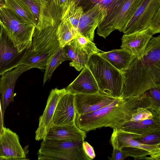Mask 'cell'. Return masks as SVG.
Masks as SVG:
<instances>
[{
    "mask_svg": "<svg viewBox=\"0 0 160 160\" xmlns=\"http://www.w3.org/2000/svg\"><path fill=\"white\" fill-rule=\"evenodd\" d=\"M118 146L127 158L131 157L136 160H160V144L149 145L138 141L141 134L127 131L121 128L113 129Z\"/></svg>",
    "mask_w": 160,
    "mask_h": 160,
    "instance_id": "6",
    "label": "cell"
},
{
    "mask_svg": "<svg viewBox=\"0 0 160 160\" xmlns=\"http://www.w3.org/2000/svg\"><path fill=\"white\" fill-rule=\"evenodd\" d=\"M4 5V0H0V6H3Z\"/></svg>",
    "mask_w": 160,
    "mask_h": 160,
    "instance_id": "38",
    "label": "cell"
},
{
    "mask_svg": "<svg viewBox=\"0 0 160 160\" xmlns=\"http://www.w3.org/2000/svg\"><path fill=\"white\" fill-rule=\"evenodd\" d=\"M76 112L74 103V95L67 92L58 101L53 116V124L65 125L75 124Z\"/></svg>",
    "mask_w": 160,
    "mask_h": 160,
    "instance_id": "17",
    "label": "cell"
},
{
    "mask_svg": "<svg viewBox=\"0 0 160 160\" xmlns=\"http://www.w3.org/2000/svg\"><path fill=\"white\" fill-rule=\"evenodd\" d=\"M1 132H0V134H1Z\"/></svg>",
    "mask_w": 160,
    "mask_h": 160,
    "instance_id": "39",
    "label": "cell"
},
{
    "mask_svg": "<svg viewBox=\"0 0 160 160\" xmlns=\"http://www.w3.org/2000/svg\"><path fill=\"white\" fill-rule=\"evenodd\" d=\"M136 140L140 142L147 144H160V132L149 134Z\"/></svg>",
    "mask_w": 160,
    "mask_h": 160,
    "instance_id": "33",
    "label": "cell"
},
{
    "mask_svg": "<svg viewBox=\"0 0 160 160\" xmlns=\"http://www.w3.org/2000/svg\"><path fill=\"white\" fill-rule=\"evenodd\" d=\"M145 92L150 97L152 110L160 115V87L151 88Z\"/></svg>",
    "mask_w": 160,
    "mask_h": 160,
    "instance_id": "30",
    "label": "cell"
},
{
    "mask_svg": "<svg viewBox=\"0 0 160 160\" xmlns=\"http://www.w3.org/2000/svg\"><path fill=\"white\" fill-rule=\"evenodd\" d=\"M56 34L59 46L63 48L76 38L78 32L68 19L62 18Z\"/></svg>",
    "mask_w": 160,
    "mask_h": 160,
    "instance_id": "25",
    "label": "cell"
},
{
    "mask_svg": "<svg viewBox=\"0 0 160 160\" xmlns=\"http://www.w3.org/2000/svg\"><path fill=\"white\" fill-rule=\"evenodd\" d=\"M75 38L64 47L68 57L71 61L69 63L70 65L79 71L86 66L90 56Z\"/></svg>",
    "mask_w": 160,
    "mask_h": 160,
    "instance_id": "23",
    "label": "cell"
},
{
    "mask_svg": "<svg viewBox=\"0 0 160 160\" xmlns=\"http://www.w3.org/2000/svg\"><path fill=\"white\" fill-rule=\"evenodd\" d=\"M120 128L141 134L142 137L152 133L160 132V115H156L151 118L141 121L134 122L130 120Z\"/></svg>",
    "mask_w": 160,
    "mask_h": 160,
    "instance_id": "20",
    "label": "cell"
},
{
    "mask_svg": "<svg viewBox=\"0 0 160 160\" xmlns=\"http://www.w3.org/2000/svg\"><path fill=\"white\" fill-rule=\"evenodd\" d=\"M27 159L18 135L4 127L0 134V160Z\"/></svg>",
    "mask_w": 160,
    "mask_h": 160,
    "instance_id": "11",
    "label": "cell"
},
{
    "mask_svg": "<svg viewBox=\"0 0 160 160\" xmlns=\"http://www.w3.org/2000/svg\"><path fill=\"white\" fill-rule=\"evenodd\" d=\"M144 0H128L123 5L110 25L107 32L108 36L113 31L122 30L138 7Z\"/></svg>",
    "mask_w": 160,
    "mask_h": 160,
    "instance_id": "22",
    "label": "cell"
},
{
    "mask_svg": "<svg viewBox=\"0 0 160 160\" xmlns=\"http://www.w3.org/2000/svg\"><path fill=\"white\" fill-rule=\"evenodd\" d=\"M31 69L28 66L20 64L13 70L2 75L0 78L1 104L3 116L6 108L14 101V90L18 77L23 72Z\"/></svg>",
    "mask_w": 160,
    "mask_h": 160,
    "instance_id": "14",
    "label": "cell"
},
{
    "mask_svg": "<svg viewBox=\"0 0 160 160\" xmlns=\"http://www.w3.org/2000/svg\"><path fill=\"white\" fill-rule=\"evenodd\" d=\"M110 142L113 148V149L110 158H108L110 160H123L126 157L122 152L117 142V138L115 132L113 130L110 138Z\"/></svg>",
    "mask_w": 160,
    "mask_h": 160,
    "instance_id": "32",
    "label": "cell"
},
{
    "mask_svg": "<svg viewBox=\"0 0 160 160\" xmlns=\"http://www.w3.org/2000/svg\"><path fill=\"white\" fill-rule=\"evenodd\" d=\"M74 95L75 109L76 114L79 115L98 110L108 105L117 98L99 92Z\"/></svg>",
    "mask_w": 160,
    "mask_h": 160,
    "instance_id": "13",
    "label": "cell"
},
{
    "mask_svg": "<svg viewBox=\"0 0 160 160\" xmlns=\"http://www.w3.org/2000/svg\"><path fill=\"white\" fill-rule=\"evenodd\" d=\"M56 1L62 8L64 14L69 6L73 2V0H56Z\"/></svg>",
    "mask_w": 160,
    "mask_h": 160,
    "instance_id": "36",
    "label": "cell"
},
{
    "mask_svg": "<svg viewBox=\"0 0 160 160\" xmlns=\"http://www.w3.org/2000/svg\"><path fill=\"white\" fill-rule=\"evenodd\" d=\"M106 15L103 9L98 5L83 12L78 22V33L93 42L95 30Z\"/></svg>",
    "mask_w": 160,
    "mask_h": 160,
    "instance_id": "15",
    "label": "cell"
},
{
    "mask_svg": "<svg viewBox=\"0 0 160 160\" xmlns=\"http://www.w3.org/2000/svg\"><path fill=\"white\" fill-rule=\"evenodd\" d=\"M68 92L65 88L52 89L48 96L42 114L39 119L38 128L35 132V139L43 140L50 127L53 125V116L57 104L61 97Z\"/></svg>",
    "mask_w": 160,
    "mask_h": 160,
    "instance_id": "12",
    "label": "cell"
},
{
    "mask_svg": "<svg viewBox=\"0 0 160 160\" xmlns=\"http://www.w3.org/2000/svg\"><path fill=\"white\" fill-rule=\"evenodd\" d=\"M70 59L69 58L65 48L59 47L52 53L48 59L44 75V84L50 79L56 68L63 62Z\"/></svg>",
    "mask_w": 160,
    "mask_h": 160,
    "instance_id": "24",
    "label": "cell"
},
{
    "mask_svg": "<svg viewBox=\"0 0 160 160\" xmlns=\"http://www.w3.org/2000/svg\"><path fill=\"white\" fill-rule=\"evenodd\" d=\"M160 9V0H144L136 9L122 32L128 34L146 29L155 13Z\"/></svg>",
    "mask_w": 160,
    "mask_h": 160,
    "instance_id": "10",
    "label": "cell"
},
{
    "mask_svg": "<svg viewBox=\"0 0 160 160\" xmlns=\"http://www.w3.org/2000/svg\"><path fill=\"white\" fill-rule=\"evenodd\" d=\"M141 95L126 100L117 98L110 104L95 111L76 114L75 124L80 129L89 132L102 127L118 129L130 120L138 107Z\"/></svg>",
    "mask_w": 160,
    "mask_h": 160,
    "instance_id": "2",
    "label": "cell"
},
{
    "mask_svg": "<svg viewBox=\"0 0 160 160\" xmlns=\"http://www.w3.org/2000/svg\"><path fill=\"white\" fill-rule=\"evenodd\" d=\"M82 147L85 153L91 160L95 157L96 155L93 148L88 142L84 141Z\"/></svg>",
    "mask_w": 160,
    "mask_h": 160,
    "instance_id": "35",
    "label": "cell"
},
{
    "mask_svg": "<svg viewBox=\"0 0 160 160\" xmlns=\"http://www.w3.org/2000/svg\"><path fill=\"white\" fill-rule=\"evenodd\" d=\"M100 56L118 70L123 72L136 58L128 50L122 48L99 53Z\"/></svg>",
    "mask_w": 160,
    "mask_h": 160,
    "instance_id": "21",
    "label": "cell"
},
{
    "mask_svg": "<svg viewBox=\"0 0 160 160\" xmlns=\"http://www.w3.org/2000/svg\"><path fill=\"white\" fill-rule=\"evenodd\" d=\"M83 13L80 7L76 5L73 1L68 7L62 18L68 19L78 31V27L80 17Z\"/></svg>",
    "mask_w": 160,
    "mask_h": 160,
    "instance_id": "28",
    "label": "cell"
},
{
    "mask_svg": "<svg viewBox=\"0 0 160 160\" xmlns=\"http://www.w3.org/2000/svg\"><path fill=\"white\" fill-rule=\"evenodd\" d=\"M155 34L160 32V9L153 16L150 23L149 27Z\"/></svg>",
    "mask_w": 160,
    "mask_h": 160,
    "instance_id": "34",
    "label": "cell"
},
{
    "mask_svg": "<svg viewBox=\"0 0 160 160\" xmlns=\"http://www.w3.org/2000/svg\"><path fill=\"white\" fill-rule=\"evenodd\" d=\"M29 48L18 47L5 28L0 25V76L20 65Z\"/></svg>",
    "mask_w": 160,
    "mask_h": 160,
    "instance_id": "8",
    "label": "cell"
},
{
    "mask_svg": "<svg viewBox=\"0 0 160 160\" xmlns=\"http://www.w3.org/2000/svg\"><path fill=\"white\" fill-rule=\"evenodd\" d=\"M86 136V132L79 129L75 124L65 125H56L53 124L44 140H84Z\"/></svg>",
    "mask_w": 160,
    "mask_h": 160,
    "instance_id": "19",
    "label": "cell"
},
{
    "mask_svg": "<svg viewBox=\"0 0 160 160\" xmlns=\"http://www.w3.org/2000/svg\"><path fill=\"white\" fill-rule=\"evenodd\" d=\"M4 5L16 17L22 21L36 26L38 21L23 8L16 0H4Z\"/></svg>",
    "mask_w": 160,
    "mask_h": 160,
    "instance_id": "27",
    "label": "cell"
},
{
    "mask_svg": "<svg viewBox=\"0 0 160 160\" xmlns=\"http://www.w3.org/2000/svg\"><path fill=\"white\" fill-rule=\"evenodd\" d=\"M158 114L153 111L142 108L138 107L137 110L132 115L130 121H139L152 118L155 115Z\"/></svg>",
    "mask_w": 160,
    "mask_h": 160,
    "instance_id": "31",
    "label": "cell"
},
{
    "mask_svg": "<svg viewBox=\"0 0 160 160\" xmlns=\"http://www.w3.org/2000/svg\"><path fill=\"white\" fill-rule=\"evenodd\" d=\"M0 25L8 32L15 43L19 47H31L32 37L36 26L16 17L4 5L0 6Z\"/></svg>",
    "mask_w": 160,
    "mask_h": 160,
    "instance_id": "7",
    "label": "cell"
},
{
    "mask_svg": "<svg viewBox=\"0 0 160 160\" xmlns=\"http://www.w3.org/2000/svg\"><path fill=\"white\" fill-rule=\"evenodd\" d=\"M122 98L140 96L148 89L160 87V36L152 37L143 56L135 58L123 72Z\"/></svg>",
    "mask_w": 160,
    "mask_h": 160,
    "instance_id": "1",
    "label": "cell"
},
{
    "mask_svg": "<svg viewBox=\"0 0 160 160\" xmlns=\"http://www.w3.org/2000/svg\"><path fill=\"white\" fill-rule=\"evenodd\" d=\"M50 55L47 52L32 51L31 48L27 51L20 64L31 68H37L43 70L45 69L48 59Z\"/></svg>",
    "mask_w": 160,
    "mask_h": 160,
    "instance_id": "26",
    "label": "cell"
},
{
    "mask_svg": "<svg viewBox=\"0 0 160 160\" xmlns=\"http://www.w3.org/2000/svg\"><path fill=\"white\" fill-rule=\"evenodd\" d=\"M16 0L38 22L42 0Z\"/></svg>",
    "mask_w": 160,
    "mask_h": 160,
    "instance_id": "29",
    "label": "cell"
},
{
    "mask_svg": "<svg viewBox=\"0 0 160 160\" xmlns=\"http://www.w3.org/2000/svg\"><path fill=\"white\" fill-rule=\"evenodd\" d=\"M97 84L99 92L116 98H122L123 72L117 69L100 55H90L87 64Z\"/></svg>",
    "mask_w": 160,
    "mask_h": 160,
    "instance_id": "4",
    "label": "cell"
},
{
    "mask_svg": "<svg viewBox=\"0 0 160 160\" xmlns=\"http://www.w3.org/2000/svg\"><path fill=\"white\" fill-rule=\"evenodd\" d=\"M84 140H42L38 152V160H91L83 149Z\"/></svg>",
    "mask_w": 160,
    "mask_h": 160,
    "instance_id": "5",
    "label": "cell"
},
{
    "mask_svg": "<svg viewBox=\"0 0 160 160\" xmlns=\"http://www.w3.org/2000/svg\"><path fill=\"white\" fill-rule=\"evenodd\" d=\"M4 127V117L3 116L2 112L1 104V99L0 98V131L1 133L3 131V128Z\"/></svg>",
    "mask_w": 160,
    "mask_h": 160,
    "instance_id": "37",
    "label": "cell"
},
{
    "mask_svg": "<svg viewBox=\"0 0 160 160\" xmlns=\"http://www.w3.org/2000/svg\"><path fill=\"white\" fill-rule=\"evenodd\" d=\"M63 14L56 0H42L32 37L31 50L51 54L59 46L57 36Z\"/></svg>",
    "mask_w": 160,
    "mask_h": 160,
    "instance_id": "3",
    "label": "cell"
},
{
    "mask_svg": "<svg viewBox=\"0 0 160 160\" xmlns=\"http://www.w3.org/2000/svg\"><path fill=\"white\" fill-rule=\"evenodd\" d=\"M154 34L149 27L143 31L124 34L121 38V48L128 50L136 58H140L143 56L148 42Z\"/></svg>",
    "mask_w": 160,
    "mask_h": 160,
    "instance_id": "16",
    "label": "cell"
},
{
    "mask_svg": "<svg viewBox=\"0 0 160 160\" xmlns=\"http://www.w3.org/2000/svg\"><path fill=\"white\" fill-rule=\"evenodd\" d=\"M65 88L68 92L74 95L92 94L99 92L96 81L86 66L82 68L79 75Z\"/></svg>",
    "mask_w": 160,
    "mask_h": 160,
    "instance_id": "18",
    "label": "cell"
},
{
    "mask_svg": "<svg viewBox=\"0 0 160 160\" xmlns=\"http://www.w3.org/2000/svg\"><path fill=\"white\" fill-rule=\"evenodd\" d=\"M128 0H73L75 4L82 9L83 12L97 5L103 9L106 16L97 26V34L106 38L108 28L124 3Z\"/></svg>",
    "mask_w": 160,
    "mask_h": 160,
    "instance_id": "9",
    "label": "cell"
}]
</instances>
